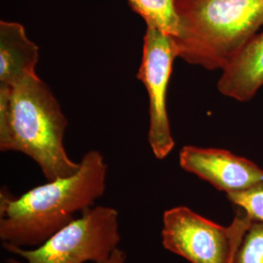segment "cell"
<instances>
[{"label": "cell", "mask_w": 263, "mask_h": 263, "mask_svg": "<svg viewBox=\"0 0 263 263\" xmlns=\"http://www.w3.org/2000/svg\"><path fill=\"white\" fill-rule=\"evenodd\" d=\"M127 257H128L127 254L120 248H118L113 252L110 257L104 263H126Z\"/></svg>", "instance_id": "cell-13"}, {"label": "cell", "mask_w": 263, "mask_h": 263, "mask_svg": "<svg viewBox=\"0 0 263 263\" xmlns=\"http://www.w3.org/2000/svg\"><path fill=\"white\" fill-rule=\"evenodd\" d=\"M263 86V31L222 70L217 82L220 94L238 102L252 100Z\"/></svg>", "instance_id": "cell-9"}, {"label": "cell", "mask_w": 263, "mask_h": 263, "mask_svg": "<svg viewBox=\"0 0 263 263\" xmlns=\"http://www.w3.org/2000/svg\"><path fill=\"white\" fill-rule=\"evenodd\" d=\"M120 242L118 211L96 206L80 214L38 247H2L25 260L9 259L10 263H104L119 248Z\"/></svg>", "instance_id": "cell-4"}, {"label": "cell", "mask_w": 263, "mask_h": 263, "mask_svg": "<svg viewBox=\"0 0 263 263\" xmlns=\"http://www.w3.org/2000/svg\"><path fill=\"white\" fill-rule=\"evenodd\" d=\"M231 263H263V222L250 221Z\"/></svg>", "instance_id": "cell-11"}, {"label": "cell", "mask_w": 263, "mask_h": 263, "mask_svg": "<svg viewBox=\"0 0 263 263\" xmlns=\"http://www.w3.org/2000/svg\"><path fill=\"white\" fill-rule=\"evenodd\" d=\"M163 247L190 263H231L250 219L240 211L230 226H222L185 206L163 214Z\"/></svg>", "instance_id": "cell-5"}, {"label": "cell", "mask_w": 263, "mask_h": 263, "mask_svg": "<svg viewBox=\"0 0 263 263\" xmlns=\"http://www.w3.org/2000/svg\"><path fill=\"white\" fill-rule=\"evenodd\" d=\"M108 167L98 151L86 152L71 176L47 180L13 196L0 192V240L2 245L35 248L73 221L78 214L95 207L106 189Z\"/></svg>", "instance_id": "cell-1"}, {"label": "cell", "mask_w": 263, "mask_h": 263, "mask_svg": "<svg viewBox=\"0 0 263 263\" xmlns=\"http://www.w3.org/2000/svg\"><path fill=\"white\" fill-rule=\"evenodd\" d=\"M227 199L251 221L263 222V181L243 192L227 195Z\"/></svg>", "instance_id": "cell-12"}, {"label": "cell", "mask_w": 263, "mask_h": 263, "mask_svg": "<svg viewBox=\"0 0 263 263\" xmlns=\"http://www.w3.org/2000/svg\"><path fill=\"white\" fill-rule=\"evenodd\" d=\"M178 58L226 69L263 28V0H176Z\"/></svg>", "instance_id": "cell-3"}, {"label": "cell", "mask_w": 263, "mask_h": 263, "mask_svg": "<svg viewBox=\"0 0 263 263\" xmlns=\"http://www.w3.org/2000/svg\"><path fill=\"white\" fill-rule=\"evenodd\" d=\"M178 58L174 39L153 27H146L137 78L145 87L149 101L148 143L155 158L165 159L175 147L167 109L173 65Z\"/></svg>", "instance_id": "cell-6"}, {"label": "cell", "mask_w": 263, "mask_h": 263, "mask_svg": "<svg viewBox=\"0 0 263 263\" xmlns=\"http://www.w3.org/2000/svg\"><path fill=\"white\" fill-rule=\"evenodd\" d=\"M130 8L146 24L175 38L179 34L176 0H127Z\"/></svg>", "instance_id": "cell-10"}, {"label": "cell", "mask_w": 263, "mask_h": 263, "mask_svg": "<svg viewBox=\"0 0 263 263\" xmlns=\"http://www.w3.org/2000/svg\"><path fill=\"white\" fill-rule=\"evenodd\" d=\"M39 48L25 27L0 21V87H9L36 74Z\"/></svg>", "instance_id": "cell-8"}, {"label": "cell", "mask_w": 263, "mask_h": 263, "mask_svg": "<svg viewBox=\"0 0 263 263\" xmlns=\"http://www.w3.org/2000/svg\"><path fill=\"white\" fill-rule=\"evenodd\" d=\"M179 165L226 195L243 192L263 181V169L254 162L220 148L185 145L179 151Z\"/></svg>", "instance_id": "cell-7"}, {"label": "cell", "mask_w": 263, "mask_h": 263, "mask_svg": "<svg viewBox=\"0 0 263 263\" xmlns=\"http://www.w3.org/2000/svg\"><path fill=\"white\" fill-rule=\"evenodd\" d=\"M67 119L56 97L37 76L0 87V151L20 152L33 160L47 180L79 169L66 152Z\"/></svg>", "instance_id": "cell-2"}]
</instances>
